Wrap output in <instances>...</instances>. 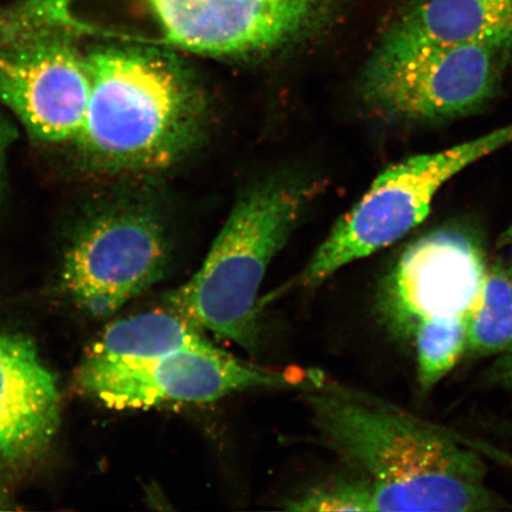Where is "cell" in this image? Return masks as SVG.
Segmentation results:
<instances>
[{"instance_id":"cell-12","label":"cell","mask_w":512,"mask_h":512,"mask_svg":"<svg viewBox=\"0 0 512 512\" xmlns=\"http://www.w3.org/2000/svg\"><path fill=\"white\" fill-rule=\"evenodd\" d=\"M383 38L409 44H470L511 55L512 0H416Z\"/></svg>"},{"instance_id":"cell-7","label":"cell","mask_w":512,"mask_h":512,"mask_svg":"<svg viewBox=\"0 0 512 512\" xmlns=\"http://www.w3.org/2000/svg\"><path fill=\"white\" fill-rule=\"evenodd\" d=\"M510 55L484 46L382 38L364 67L361 98L381 118L426 123L478 110L497 92Z\"/></svg>"},{"instance_id":"cell-16","label":"cell","mask_w":512,"mask_h":512,"mask_svg":"<svg viewBox=\"0 0 512 512\" xmlns=\"http://www.w3.org/2000/svg\"><path fill=\"white\" fill-rule=\"evenodd\" d=\"M294 511H373V497L368 479L342 480L323 486L291 503Z\"/></svg>"},{"instance_id":"cell-13","label":"cell","mask_w":512,"mask_h":512,"mask_svg":"<svg viewBox=\"0 0 512 512\" xmlns=\"http://www.w3.org/2000/svg\"><path fill=\"white\" fill-rule=\"evenodd\" d=\"M203 332L163 305L162 309L121 318L108 325L87 349L82 362L147 360L183 350L215 348Z\"/></svg>"},{"instance_id":"cell-5","label":"cell","mask_w":512,"mask_h":512,"mask_svg":"<svg viewBox=\"0 0 512 512\" xmlns=\"http://www.w3.org/2000/svg\"><path fill=\"white\" fill-rule=\"evenodd\" d=\"M169 256L168 232L156 207L132 191L102 189L70 223L60 283L81 311L106 318L157 283Z\"/></svg>"},{"instance_id":"cell-19","label":"cell","mask_w":512,"mask_h":512,"mask_svg":"<svg viewBox=\"0 0 512 512\" xmlns=\"http://www.w3.org/2000/svg\"><path fill=\"white\" fill-rule=\"evenodd\" d=\"M499 242H501L502 246H512V223L509 228L505 230Z\"/></svg>"},{"instance_id":"cell-2","label":"cell","mask_w":512,"mask_h":512,"mask_svg":"<svg viewBox=\"0 0 512 512\" xmlns=\"http://www.w3.org/2000/svg\"><path fill=\"white\" fill-rule=\"evenodd\" d=\"M323 437L368 476L373 511L501 509L484 447L389 403L332 390L310 398Z\"/></svg>"},{"instance_id":"cell-18","label":"cell","mask_w":512,"mask_h":512,"mask_svg":"<svg viewBox=\"0 0 512 512\" xmlns=\"http://www.w3.org/2000/svg\"><path fill=\"white\" fill-rule=\"evenodd\" d=\"M496 370L498 380L512 393V350L505 352Z\"/></svg>"},{"instance_id":"cell-4","label":"cell","mask_w":512,"mask_h":512,"mask_svg":"<svg viewBox=\"0 0 512 512\" xmlns=\"http://www.w3.org/2000/svg\"><path fill=\"white\" fill-rule=\"evenodd\" d=\"M313 183L277 179L236 202L198 270L164 305L202 331L254 352L259 347V292L268 267L315 197Z\"/></svg>"},{"instance_id":"cell-6","label":"cell","mask_w":512,"mask_h":512,"mask_svg":"<svg viewBox=\"0 0 512 512\" xmlns=\"http://www.w3.org/2000/svg\"><path fill=\"white\" fill-rule=\"evenodd\" d=\"M512 143V124L485 136L390 166L332 228L298 285L322 284L343 267L393 245L424 221L438 191L477 160Z\"/></svg>"},{"instance_id":"cell-15","label":"cell","mask_w":512,"mask_h":512,"mask_svg":"<svg viewBox=\"0 0 512 512\" xmlns=\"http://www.w3.org/2000/svg\"><path fill=\"white\" fill-rule=\"evenodd\" d=\"M412 342L418 366V380L431 389L457 366L467 351V319L434 320L413 331Z\"/></svg>"},{"instance_id":"cell-8","label":"cell","mask_w":512,"mask_h":512,"mask_svg":"<svg viewBox=\"0 0 512 512\" xmlns=\"http://www.w3.org/2000/svg\"><path fill=\"white\" fill-rule=\"evenodd\" d=\"M81 392L115 411L210 403L254 388L323 386L318 371H277L239 360L215 347L183 350L147 360L82 362Z\"/></svg>"},{"instance_id":"cell-20","label":"cell","mask_w":512,"mask_h":512,"mask_svg":"<svg viewBox=\"0 0 512 512\" xmlns=\"http://www.w3.org/2000/svg\"><path fill=\"white\" fill-rule=\"evenodd\" d=\"M509 277H510V283H511V286H512V267H511V270L509 271Z\"/></svg>"},{"instance_id":"cell-11","label":"cell","mask_w":512,"mask_h":512,"mask_svg":"<svg viewBox=\"0 0 512 512\" xmlns=\"http://www.w3.org/2000/svg\"><path fill=\"white\" fill-rule=\"evenodd\" d=\"M55 376L29 338L0 329V467L47 450L60 426Z\"/></svg>"},{"instance_id":"cell-9","label":"cell","mask_w":512,"mask_h":512,"mask_svg":"<svg viewBox=\"0 0 512 512\" xmlns=\"http://www.w3.org/2000/svg\"><path fill=\"white\" fill-rule=\"evenodd\" d=\"M80 42L54 32L0 44V104L40 143L72 145L79 136L91 94Z\"/></svg>"},{"instance_id":"cell-10","label":"cell","mask_w":512,"mask_h":512,"mask_svg":"<svg viewBox=\"0 0 512 512\" xmlns=\"http://www.w3.org/2000/svg\"><path fill=\"white\" fill-rule=\"evenodd\" d=\"M488 268L484 249L471 234L457 228L434 230L413 242L384 279L381 316L406 339L427 322L467 319Z\"/></svg>"},{"instance_id":"cell-17","label":"cell","mask_w":512,"mask_h":512,"mask_svg":"<svg viewBox=\"0 0 512 512\" xmlns=\"http://www.w3.org/2000/svg\"><path fill=\"white\" fill-rule=\"evenodd\" d=\"M17 139V128L9 117L0 112V203L4 200L6 191V165L11 146Z\"/></svg>"},{"instance_id":"cell-1","label":"cell","mask_w":512,"mask_h":512,"mask_svg":"<svg viewBox=\"0 0 512 512\" xmlns=\"http://www.w3.org/2000/svg\"><path fill=\"white\" fill-rule=\"evenodd\" d=\"M91 94L74 150L83 170L112 179L153 174L201 142L208 100L171 51L106 40L86 48Z\"/></svg>"},{"instance_id":"cell-3","label":"cell","mask_w":512,"mask_h":512,"mask_svg":"<svg viewBox=\"0 0 512 512\" xmlns=\"http://www.w3.org/2000/svg\"><path fill=\"white\" fill-rule=\"evenodd\" d=\"M49 27L105 38L130 15L150 18L163 41L210 57L274 53L322 29L342 0H23Z\"/></svg>"},{"instance_id":"cell-14","label":"cell","mask_w":512,"mask_h":512,"mask_svg":"<svg viewBox=\"0 0 512 512\" xmlns=\"http://www.w3.org/2000/svg\"><path fill=\"white\" fill-rule=\"evenodd\" d=\"M512 350V286L501 264L489 266L477 303L467 317V351L472 355Z\"/></svg>"}]
</instances>
